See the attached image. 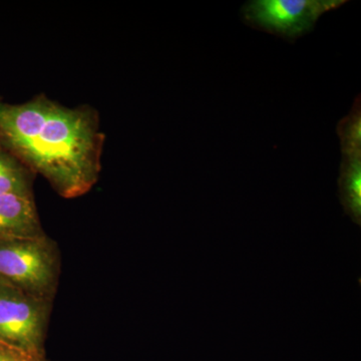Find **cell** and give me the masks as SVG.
I'll return each mask as SVG.
<instances>
[{
    "mask_svg": "<svg viewBox=\"0 0 361 361\" xmlns=\"http://www.w3.org/2000/svg\"><path fill=\"white\" fill-rule=\"evenodd\" d=\"M104 135L96 111L71 109L39 96L0 102V144L28 171L44 176L63 198H77L99 180Z\"/></svg>",
    "mask_w": 361,
    "mask_h": 361,
    "instance_id": "obj_1",
    "label": "cell"
},
{
    "mask_svg": "<svg viewBox=\"0 0 361 361\" xmlns=\"http://www.w3.org/2000/svg\"><path fill=\"white\" fill-rule=\"evenodd\" d=\"M59 255L44 234L0 238V280L51 301L58 287Z\"/></svg>",
    "mask_w": 361,
    "mask_h": 361,
    "instance_id": "obj_2",
    "label": "cell"
},
{
    "mask_svg": "<svg viewBox=\"0 0 361 361\" xmlns=\"http://www.w3.org/2000/svg\"><path fill=\"white\" fill-rule=\"evenodd\" d=\"M346 0H251L241 9L244 23L282 39L294 40L312 32L320 16Z\"/></svg>",
    "mask_w": 361,
    "mask_h": 361,
    "instance_id": "obj_3",
    "label": "cell"
},
{
    "mask_svg": "<svg viewBox=\"0 0 361 361\" xmlns=\"http://www.w3.org/2000/svg\"><path fill=\"white\" fill-rule=\"evenodd\" d=\"M51 302L0 280V342L44 355Z\"/></svg>",
    "mask_w": 361,
    "mask_h": 361,
    "instance_id": "obj_4",
    "label": "cell"
},
{
    "mask_svg": "<svg viewBox=\"0 0 361 361\" xmlns=\"http://www.w3.org/2000/svg\"><path fill=\"white\" fill-rule=\"evenodd\" d=\"M44 234L32 193L7 194L0 197V238Z\"/></svg>",
    "mask_w": 361,
    "mask_h": 361,
    "instance_id": "obj_5",
    "label": "cell"
},
{
    "mask_svg": "<svg viewBox=\"0 0 361 361\" xmlns=\"http://www.w3.org/2000/svg\"><path fill=\"white\" fill-rule=\"evenodd\" d=\"M338 196L344 213L361 225V151H342Z\"/></svg>",
    "mask_w": 361,
    "mask_h": 361,
    "instance_id": "obj_6",
    "label": "cell"
},
{
    "mask_svg": "<svg viewBox=\"0 0 361 361\" xmlns=\"http://www.w3.org/2000/svg\"><path fill=\"white\" fill-rule=\"evenodd\" d=\"M27 169L0 144V197L32 193Z\"/></svg>",
    "mask_w": 361,
    "mask_h": 361,
    "instance_id": "obj_7",
    "label": "cell"
},
{
    "mask_svg": "<svg viewBox=\"0 0 361 361\" xmlns=\"http://www.w3.org/2000/svg\"><path fill=\"white\" fill-rule=\"evenodd\" d=\"M0 361H47L44 355L30 353L0 342Z\"/></svg>",
    "mask_w": 361,
    "mask_h": 361,
    "instance_id": "obj_8",
    "label": "cell"
}]
</instances>
